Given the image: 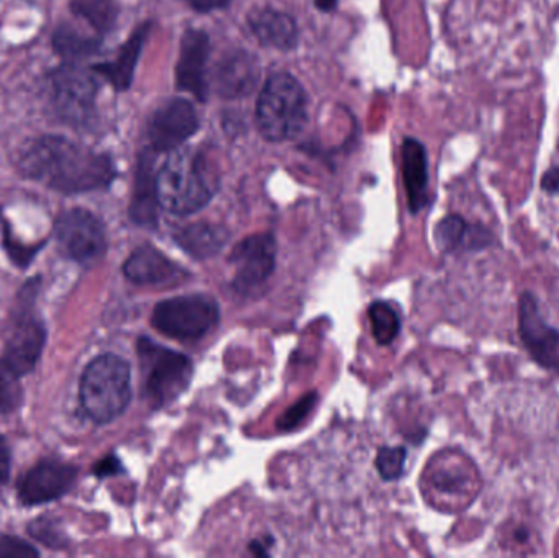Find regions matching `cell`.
Segmentation results:
<instances>
[{
    "mask_svg": "<svg viewBox=\"0 0 559 558\" xmlns=\"http://www.w3.org/2000/svg\"><path fill=\"white\" fill-rule=\"evenodd\" d=\"M13 166L22 179L66 197L110 189L118 176L110 154L62 134L29 138L16 151Z\"/></svg>",
    "mask_w": 559,
    "mask_h": 558,
    "instance_id": "6da1fadb",
    "label": "cell"
},
{
    "mask_svg": "<svg viewBox=\"0 0 559 558\" xmlns=\"http://www.w3.org/2000/svg\"><path fill=\"white\" fill-rule=\"evenodd\" d=\"M157 202L173 215H192L209 205L216 192L215 179L197 151L170 154L156 174Z\"/></svg>",
    "mask_w": 559,
    "mask_h": 558,
    "instance_id": "7a4b0ae2",
    "label": "cell"
},
{
    "mask_svg": "<svg viewBox=\"0 0 559 558\" xmlns=\"http://www.w3.org/2000/svg\"><path fill=\"white\" fill-rule=\"evenodd\" d=\"M45 84L51 115L59 123L75 131H91L97 124L100 82L94 69L62 61L46 72Z\"/></svg>",
    "mask_w": 559,
    "mask_h": 558,
    "instance_id": "3957f363",
    "label": "cell"
},
{
    "mask_svg": "<svg viewBox=\"0 0 559 558\" xmlns=\"http://www.w3.org/2000/svg\"><path fill=\"white\" fill-rule=\"evenodd\" d=\"M82 412L95 425H108L131 402V367L123 357L105 353L92 359L79 382Z\"/></svg>",
    "mask_w": 559,
    "mask_h": 558,
    "instance_id": "277c9868",
    "label": "cell"
},
{
    "mask_svg": "<svg viewBox=\"0 0 559 558\" xmlns=\"http://www.w3.org/2000/svg\"><path fill=\"white\" fill-rule=\"evenodd\" d=\"M39 288V275L25 282L16 294L15 304L3 331V353L0 359L20 379L29 376L36 369L48 340L45 321L36 310Z\"/></svg>",
    "mask_w": 559,
    "mask_h": 558,
    "instance_id": "5b68a950",
    "label": "cell"
},
{
    "mask_svg": "<svg viewBox=\"0 0 559 558\" xmlns=\"http://www.w3.org/2000/svg\"><path fill=\"white\" fill-rule=\"evenodd\" d=\"M258 127L265 140H293L306 124V95L293 75L278 72L269 79L258 100Z\"/></svg>",
    "mask_w": 559,
    "mask_h": 558,
    "instance_id": "8992f818",
    "label": "cell"
},
{
    "mask_svg": "<svg viewBox=\"0 0 559 558\" xmlns=\"http://www.w3.org/2000/svg\"><path fill=\"white\" fill-rule=\"evenodd\" d=\"M143 395L153 408L176 402L192 382V360L183 354L167 349L147 337L138 341Z\"/></svg>",
    "mask_w": 559,
    "mask_h": 558,
    "instance_id": "52a82bcc",
    "label": "cell"
},
{
    "mask_svg": "<svg viewBox=\"0 0 559 558\" xmlns=\"http://www.w3.org/2000/svg\"><path fill=\"white\" fill-rule=\"evenodd\" d=\"M56 248L68 261L92 268L102 261L108 249L104 222L82 206L62 210L52 225Z\"/></svg>",
    "mask_w": 559,
    "mask_h": 558,
    "instance_id": "ba28073f",
    "label": "cell"
},
{
    "mask_svg": "<svg viewBox=\"0 0 559 558\" xmlns=\"http://www.w3.org/2000/svg\"><path fill=\"white\" fill-rule=\"evenodd\" d=\"M219 320L218 305L203 295L176 297L154 307L151 323L174 340H195L209 333Z\"/></svg>",
    "mask_w": 559,
    "mask_h": 558,
    "instance_id": "9c48e42d",
    "label": "cell"
},
{
    "mask_svg": "<svg viewBox=\"0 0 559 558\" xmlns=\"http://www.w3.org/2000/svg\"><path fill=\"white\" fill-rule=\"evenodd\" d=\"M79 467L58 458H43L16 482V498L23 508L43 507L61 500L78 484Z\"/></svg>",
    "mask_w": 559,
    "mask_h": 558,
    "instance_id": "30bf717a",
    "label": "cell"
},
{
    "mask_svg": "<svg viewBox=\"0 0 559 558\" xmlns=\"http://www.w3.org/2000/svg\"><path fill=\"white\" fill-rule=\"evenodd\" d=\"M519 333L535 363L559 373V330L547 323L537 297L531 292H525L519 300Z\"/></svg>",
    "mask_w": 559,
    "mask_h": 558,
    "instance_id": "8fae6325",
    "label": "cell"
},
{
    "mask_svg": "<svg viewBox=\"0 0 559 558\" xmlns=\"http://www.w3.org/2000/svg\"><path fill=\"white\" fill-rule=\"evenodd\" d=\"M200 121L195 108L186 98L164 102L147 121L146 136L150 150H176L199 130Z\"/></svg>",
    "mask_w": 559,
    "mask_h": 558,
    "instance_id": "7c38bea8",
    "label": "cell"
},
{
    "mask_svg": "<svg viewBox=\"0 0 559 558\" xmlns=\"http://www.w3.org/2000/svg\"><path fill=\"white\" fill-rule=\"evenodd\" d=\"M277 242L269 233L249 236L239 242L231 252L235 265V287L239 292H251L269 281L275 269Z\"/></svg>",
    "mask_w": 559,
    "mask_h": 558,
    "instance_id": "4fadbf2b",
    "label": "cell"
},
{
    "mask_svg": "<svg viewBox=\"0 0 559 558\" xmlns=\"http://www.w3.org/2000/svg\"><path fill=\"white\" fill-rule=\"evenodd\" d=\"M210 39L202 29H187L180 43V56L176 66L177 85L180 91L190 92L199 100L209 94L206 62H209Z\"/></svg>",
    "mask_w": 559,
    "mask_h": 558,
    "instance_id": "5bb4252c",
    "label": "cell"
},
{
    "mask_svg": "<svg viewBox=\"0 0 559 558\" xmlns=\"http://www.w3.org/2000/svg\"><path fill=\"white\" fill-rule=\"evenodd\" d=\"M123 275L136 285H179L187 272L159 249L143 245L124 261Z\"/></svg>",
    "mask_w": 559,
    "mask_h": 558,
    "instance_id": "9a60e30c",
    "label": "cell"
},
{
    "mask_svg": "<svg viewBox=\"0 0 559 558\" xmlns=\"http://www.w3.org/2000/svg\"><path fill=\"white\" fill-rule=\"evenodd\" d=\"M150 29V23L138 26L127 43L118 49L114 59L91 66L95 74L107 81L115 91H128L133 84L134 71H136L138 61H140Z\"/></svg>",
    "mask_w": 559,
    "mask_h": 558,
    "instance_id": "2e32d148",
    "label": "cell"
},
{
    "mask_svg": "<svg viewBox=\"0 0 559 558\" xmlns=\"http://www.w3.org/2000/svg\"><path fill=\"white\" fill-rule=\"evenodd\" d=\"M153 157L143 151L138 157L136 174H134L133 195H131V222L138 226H154L157 222L156 174L153 173Z\"/></svg>",
    "mask_w": 559,
    "mask_h": 558,
    "instance_id": "e0dca14e",
    "label": "cell"
},
{
    "mask_svg": "<svg viewBox=\"0 0 559 558\" xmlns=\"http://www.w3.org/2000/svg\"><path fill=\"white\" fill-rule=\"evenodd\" d=\"M436 242L442 251H481L495 242V236L481 225H469L459 215L443 218L436 228Z\"/></svg>",
    "mask_w": 559,
    "mask_h": 558,
    "instance_id": "ac0fdd59",
    "label": "cell"
},
{
    "mask_svg": "<svg viewBox=\"0 0 559 558\" xmlns=\"http://www.w3.org/2000/svg\"><path fill=\"white\" fill-rule=\"evenodd\" d=\"M403 177L411 212L417 213L427 203L429 163L426 147L413 138H407L403 144Z\"/></svg>",
    "mask_w": 559,
    "mask_h": 558,
    "instance_id": "d6986e66",
    "label": "cell"
},
{
    "mask_svg": "<svg viewBox=\"0 0 559 558\" xmlns=\"http://www.w3.org/2000/svg\"><path fill=\"white\" fill-rule=\"evenodd\" d=\"M259 62L249 52L238 51L225 56L216 74L218 91L225 97L248 95L259 81Z\"/></svg>",
    "mask_w": 559,
    "mask_h": 558,
    "instance_id": "ffe728a7",
    "label": "cell"
},
{
    "mask_svg": "<svg viewBox=\"0 0 559 558\" xmlns=\"http://www.w3.org/2000/svg\"><path fill=\"white\" fill-rule=\"evenodd\" d=\"M252 32L265 46L292 49L298 39L295 20L278 10L262 9L249 16Z\"/></svg>",
    "mask_w": 559,
    "mask_h": 558,
    "instance_id": "44dd1931",
    "label": "cell"
},
{
    "mask_svg": "<svg viewBox=\"0 0 559 558\" xmlns=\"http://www.w3.org/2000/svg\"><path fill=\"white\" fill-rule=\"evenodd\" d=\"M51 46L62 61L81 62L100 51L102 36L87 35L71 23L62 22L52 29Z\"/></svg>",
    "mask_w": 559,
    "mask_h": 558,
    "instance_id": "7402d4cb",
    "label": "cell"
},
{
    "mask_svg": "<svg viewBox=\"0 0 559 558\" xmlns=\"http://www.w3.org/2000/svg\"><path fill=\"white\" fill-rule=\"evenodd\" d=\"M228 238L229 233L225 228L210 223H195L176 235L180 248L197 259H206L222 251Z\"/></svg>",
    "mask_w": 559,
    "mask_h": 558,
    "instance_id": "603a6c76",
    "label": "cell"
},
{
    "mask_svg": "<svg viewBox=\"0 0 559 558\" xmlns=\"http://www.w3.org/2000/svg\"><path fill=\"white\" fill-rule=\"evenodd\" d=\"M69 10L75 19L87 23L98 36L110 32L118 16L114 0H71Z\"/></svg>",
    "mask_w": 559,
    "mask_h": 558,
    "instance_id": "cb8c5ba5",
    "label": "cell"
},
{
    "mask_svg": "<svg viewBox=\"0 0 559 558\" xmlns=\"http://www.w3.org/2000/svg\"><path fill=\"white\" fill-rule=\"evenodd\" d=\"M26 533L35 543L41 544L46 549L64 550L71 546L66 531L62 530L61 521L51 514H41L26 524Z\"/></svg>",
    "mask_w": 559,
    "mask_h": 558,
    "instance_id": "d4e9b609",
    "label": "cell"
},
{
    "mask_svg": "<svg viewBox=\"0 0 559 558\" xmlns=\"http://www.w3.org/2000/svg\"><path fill=\"white\" fill-rule=\"evenodd\" d=\"M368 317L371 321V333H373L378 344L388 346L396 340L401 323L396 311L390 305L384 304V301H374L368 308Z\"/></svg>",
    "mask_w": 559,
    "mask_h": 558,
    "instance_id": "484cf974",
    "label": "cell"
},
{
    "mask_svg": "<svg viewBox=\"0 0 559 558\" xmlns=\"http://www.w3.org/2000/svg\"><path fill=\"white\" fill-rule=\"evenodd\" d=\"M23 403V389L20 377L13 373L0 359V416L15 413Z\"/></svg>",
    "mask_w": 559,
    "mask_h": 558,
    "instance_id": "4316f807",
    "label": "cell"
},
{
    "mask_svg": "<svg viewBox=\"0 0 559 558\" xmlns=\"http://www.w3.org/2000/svg\"><path fill=\"white\" fill-rule=\"evenodd\" d=\"M406 458L404 448H381L377 458L378 474L383 480H397L404 474Z\"/></svg>",
    "mask_w": 559,
    "mask_h": 558,
    "instance_id": "83f0119b",
    "label": "cell"
},
{
    "mask_svg": "<svg viewBox=\"0 0 559 558\" xmlns=\"http://www.w3.org/2000/svg\"><path fill=\"white\" fill-rule=\"evenodd\" d=\"M468 472L465 468H453V471H443L439 468L432 477V487L437 491H443L447 495H466L468 485L472 484Z\"/></svg>",
    "mask_w": 559,
    "mask_h": 558,
    "instance_id": "f1b7e54d",
    "label": "cell"
},
{
    "mask_svg": "<svg viewBox=\"0 0 559 558\" xmlns=\"http://www.w3.org/2000/svg\"><path fill=\"white\" fill-rule=\"evenodd\" d=\"M39 550L28 541L10 534H0V558H36Z\"/></svg>",
    "mask_w": 559,
    "mask_h": 558,
    "instance_id": "f546056e",
    "label": "cell"
},
{
    "mask_svg": "<svg viewBox=\"0 0 559 558\" xmlns=\"http://www.w3.org/2000/svg\"><path fill=\"white\" fill-rule=\"evenodd\" d=\"M316 393H309V395L302 396L295 406L285 412V415L282 416V419L278 422V428L282 429H293L295 426H298L306 416L311 413V409L314 408L316 405Z\"/></svg>",
    "mask_w": 559,
    "mask_h": 558,
    "instance_id": "4dcf8cb0",
    "label": "cell"
},
{
    "mask_svg": "<svg viewBox=\"0 0 559 558\" xmlns=\"http://www.w3.org/2000/svg\"><path fill=\"white\" fill-rule=\"evenodd\" d=\"M123 472V465H121L120 459L117 455H107V458L100 459L97 464L92 467V474L98 478L115 477V475Z\"/></svg>",
    "mask_w": 559,
    "mask_h": 558,
    "instance_id": "1f68e13d",
    "label": "cell"
},
{
    "mask_svg": "<svg viewBox=\"0 0 559 558\" xmlns=\"http://www.w3.org/2000/svg\"><path fill=\"white\" fill-rule=\"evenodd\" d=\"M10 472H12V451L5 436L0 432V487L9 484Z\"/></svg>",
    "mask_w": 559,
    "mask_h": 558,
    "instance_id": "d6a6232c",
    "label": "cell"
},
{
    "mask_svg": "<svg viewBox=\"0 0 559 558\" xmlns=\"http://www.w3.org/2000/svg\"><path fill=\"white\" fill-rule=\"evenodd\" d=\"M542 189L545 192L554 193V195H558L559 193V167H554V169L547 170L544 179H542Z\"/></svg>",
    "mask_w": 559,
    "mask_h": 558,
    "instance_id": "836d02e7",
    "label": "cell"
},
{
    "mask_svg": "<svg viewBox=\"0 0 559 558\" xmlns=\"http://www.w3.org/2000/svg\"><path fill=\"white\" fill-rule=\"evenodd\" d=\"M193 9L200 12H210V10L222 9L229 0H187Z\"/></svg>",
    "mask_w": 559,
    "mask_h": 558,
    "instance_id": "e575fe53",
    "label": "cell"
},
{
    "mask_svg": "<svg viewBox=\"0 0 559 558\" xmlns=\"http://www.w3.org/2000/svg\"><path fill=\"white\" fill-rule=\"evenodd\" d=\"M335 5V0H318V7L322 10H331Z\"/></svg>",
    "mask_w": 559,
    "mask_h": 558,
    "instance_id": "d590c367",
    "label": "cell"
}]
</instances>
